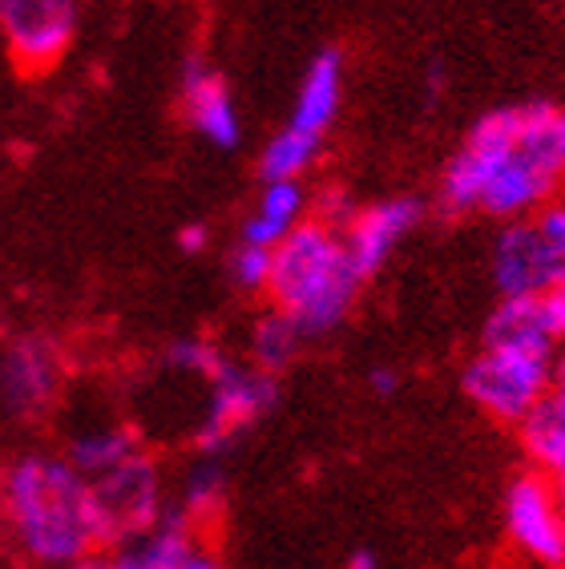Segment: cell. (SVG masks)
<instances>
[{"label":"cell","instance_id":"obj_1","mask_svg":"<svg viewBox=\"0 0 565 569\" xmlns=\"http://www.w3.org/2000/svg\"><path fill=\"white\" fill-rule=\"evenodd\" d=\"M565 182V106L529 101L480 113L440 174L445 214L522 219Z\"/></svg>","mask_w":565,"mask_h":569},{"label":"cell","instance_id":"obj_2","mask_svg":"<svg viewBox=\"0 0 565 569\" xmlns=\"http://www.w3.org/2000/svg\"><path fill=\"white\" fill-rule=\"evenodd\" d=\"M0 509L12 529V541L37 566L66 569L86 553L101 549V521L93 489L66 457L12 460L0 477Z\"/></svg>","mask_w":565,"mask_h":569},{"label":"cell","instance_id":"obj_3","mask_svg":"<svg viewBox=\"0 0 565 569\" xmlns=\"http://www.w3.org/2000/svg\"><path fill=\"white\" fill-rule=\"evenodd\" d=\"M364 279L351 267L344 230L324 219H304L271 251L267 291L275 311L291 319L307 336H327L348 319Z\"/></svg>","mask_w":565,"mask_h":569},{"label":"cell","instance_id":"obj_4","mask_svg":"<svg viewBox=\"0 0 565 569\" xmlns=\"http://www.w3.org/2000/svg\"><path fill=\"white\" fill-rule=\"evenodd\" d=\"M557 340L533 336V340H485L477 360L465 368V392L477 400L489 417L522 420L545 392H549V368H554Z\"/></svg>","mask_w":565,"mask_h":569},{"label":"cell","instance_id":"obj_5","mask_svg":"<svg viewBox=\"0 0 565 569\" xmlns=\"http://www.w3.org/2000/svg\"><path fill=\"white\" fill-rule=\"evenodd\" d=\"M557 279H565V202L549 198L500 230L493 247V283L500 296H542Z\"/></svg>","mask_w":565,"mask_h":569},{"label":"cell","instance_id":"obj_6","mask_svg":"<svg viewBox=\"0 0 565 569\" xmlns=\"http://www.w3.org/2000/svg\"><path fill=\"white\" fill-rule=\"evenodd\" d=\"M207 383H210L207 417H202V425L195 432L198 449L207 452V457H218L250 425H259L279 405V383H275L271 372H262V368H242L235 360H222Z\"/></svg>","mask_w":565,"mask_h":569},{"label":"cell","instance_id":"obj_7","mask_svg":"<svg viewBox=\"0 0 565 569\" xmlns=\"http://www.w3.org/2000/svg\"><path fill=\"white\" fill-rule=\"evenodd\" d=\"M101 521V546H121L133 533L150 529L162 513V472L146 452H133L121 465L89 481Z\"/></svg>","mask_w":565,"mask_h":569},{"label":"cell","instance_id":"obj_8","mask_svg":"<svg viewBox=\"0 0 565 569\" xmlns=\"http://www.w3.org/2000/svg\"><path fill=\"white\" fill-rule=\"evenodd\" d=\"M0 37L24 73H44L77 37V0H0Z\"/></svg>","mask_w":565,"mask_h":569},{"label":"cell","instance_id":"obj_9","mask_svg":"<svg viewBox=\"0 0 565 569\" xmlns=\"http://www.w3.org/2000/svg\"><path fill=\"white\" fill-rule=\"evenodd\" d=\"M505 529L529 558L545 566H565V513L554 497V485L525 472L505 493Z\"/></svg>","mask_w":565,"mask_h":569},{"label":"cell","instance_id":"obj_10","mask_svg":"<svg viewBox=\"0 0 565 569\" xmlns=\"http://www.w3.org/2000/svg\"><path fill=\"white\" fill-rule=\"evenodd\" d=\"M61 383V356L44 336H21L0 356V405L17 420L41 417Z\"/></svg>","mask_w":565,"mask_h":569},{"label":"cell","instance_id":"obj_11","mask_svg":"<svg viewBox=\"0 0 565 569\" xmlns=\"http://www.w3.org/2000/svg\"><path fill=\"white\" fill-rule=\"evenodd\" d=\"M420 214H424L420 198H384V202H371V207L356 210V214L339 227L344 230V247H348V254H351V267H356V274L364 283H368L371 274L391 259V251L413 234Z\"/></svg>","mask_w":565,"mask_h":569},{"label":"cell","instance_id":"obj_12","mask_svg":"<svg viewBox=\"0 0 565 569\" xmlns=\"http://www.w3.org/2000/svg\"><path fill=\"white\" fill-rule=\"evenodd\" d=\"M182 113L190 130L215 150H235L242 142V118L239 106L230 98L227 81L210 61L202 57H186L182 66Z\"/></svg>","mask_w":565,"mask_h":569},{"label":"cell","instance_id":"obj_13","mask_svg":"<svg viewBox=\"0 0 565 569\" xmlns=\"http://www.w3.org/2000/svg\"><path fill=\"white\" fill-rule=\"evenodd\" d=\"M339 101H344V53L339 49H319L311 57V66H307L304 81H299L287 130L324 142V133L339 118Z\"/></svg>","mask_w":565,"mask_h":569},{"label":"cell","instance_id":"obj_14","mask_svg":"<svg viewBox=\"0 0 565 569\" xmlns=\"http://www.w3.org/2000/svg\"><path fill=\"white\" fill-rule=\"evenodd\" d=\"M190 546H195L190 517L182 509H162L150 529L121 541L118 558L109 561V569H178Z\"/></svg>","mask_w":565,"mask_h":569},{"label":"cell","instance_id":"obj_15","mask_svg":"<svg viewBox=\"0 0 565 569\" xmlns=\"http://www.w3.org/2000/svg\"><path fill=\"white\" fill-rule=\"evenodd\" d=\"M307 210V190L299 178H267L255 210L242 222V242L255 247H279L282 234H291L304 222Z\"/></svg>","mask_w":565,"mask_h":569},{"label":"cell","instance_id":"obj_16","mask_svg":"<svg viewBox=\"0 0 565 569\" xmlns=\"http://www.w3.org/2000/svg\"><path fill=\"white\" fill-rule=\"evenodd\" d=\"M517 425H522V440L529 457L549 472L565 457V396L549 388Z\"/></svg>","mask_w":565,"mask_h":569},{"label":"cell","instance_id":"obj_17","mask_svg":"<svg viewBox=\"0 0 565 569\" xmlns=\"http://www.w3.org/2000/svg\"><path fill=\"white\" fill-rule=\"evenodd\" d=\"M133 452H138V437H133L130 428H89V432H77L69 440L66 460L86 481H93V477L109 472L113 465L133 457Z\"/></svg>","mask_w":565,"mask_h":569},{"label":"cell","instance_id":"obj_18","mask_svg":"<svg viewBox=\"0 0 565 569\" xmlns=\"http://www.w3.org/2000/svg\"><path fill=\"white\" fill-rule=\"evenodd\" d=\"M299 343H304V331L295 328L282 311H271L250 331V360H255V368L275 376L282 368H291L295 356H299Z\"/></svg>","mask_w":565,"mask_h":569},{"label":"cell","instance_id":"obj_19","mask_svg":"<svg viewBox=\"0 0 565 569\" xmlns=\"http://www.w3.org/2000/svg\"><path fill=\"white\" fill-rule=\"evenodd\" d=\"M319 150H324L319 138H307V133H295V130L282 126V130L275 133L271 142L262 146V153H259L262 182H267V178H304L307 170L316 166Z\"/></svg>","mask_w":565,"mask_h":569},{"label":"cell","instance_id":"obj_20","mask_svg":"<svg viewBox=\"0 0 565 569\" xmlns=\"http://www.w3.org/2000/svg\"><path fill=\"white\" fill-rule=\"evenodd\" d=\"M222 501H227V472H222V465H218L215 457L202 452V460L186 472L182 505H178V509H182V513L190 517V526H195V521H202V517L218 513Z\"/></svg>","mask_w":565,"mask_h":569},{"label":"cell","instance_id":"obj_21","mask_svg":"<svg viewBox=\"0 0 565 569\" xmlns=\"http://www.w3.org/2000/svg\"><path fill=\"white\" fill-rule=\"evenodd\" d=\"M222 360H227V356H222L210 340H198V336H182V340H175L170 348H166V363H170L175 372L202 376V380H210Z\"/></svg>","mask_w":565,"mask_h":569},{"label":"cell","instance_id":"obj_22","mask_svg":"<svg viewBox=\"0 0 565 569\" xmlns=\"http://www.w3.org/2000/svg\"><path fill=\"white\" fill-rule=\"evenodd\" d=\"M271 251L275 247L239 242V251L230 254V279H235L242 291H267V279H271Z\"/></svg>","mask_w":565,"mask_h":569},{"label":"cell","instance_id":"obj_23","mask_svg":"<svg viewBox=\"0 0 565 569\" xmlns=\"http://www.w3.org/2000/svg\"><path fill=\"white\" fill-rule=\"evenodd\" d=\"M537 303H542V316H545V328H549V336L554 340H565V279H557V283H549L537 296Z\"/></svg>","mask_w":565,"mask_h":569},{"label":"cell","instance_id":"obj_24","mask_svg":"<svg viewBox=\"0 0 565 569\" xmlns=\"http://www.w3.org/2000/svg\"><path fill=\"white\" fill-rule=\"evenodd\" d=\"M207 242H210V230L202 227V222H190V227L178 230V247H182L186 254H198Z\"/></svg>","mask_w":565,"mask_h":569},{"label":"cell","instance_id":"obj_25","mask_svg":"<svg viewBox=\"0 0 565 569\" xmlns=\"http://www.w3.org/2000/svg\"><path fill=\"white\" fill-rule=\"evenodd\" d=\"M368 383H371V392L384 396V400H388V396L400 392V376L391 372V368H376V372L368 376Z\"/></svg>","mask_w":565,"mask_h":569},{"label":"cell","instance_id":"obj_26","mask_svg":"<svg viewBox=\"0 0 565 569\" xmlns=\"http://www.w3.org/2000/svg\"><path fill=\"white\" fill-rule=\"evenodd\" d=\"M178 569H222V561L215 558V553H207V549H195L190 546V553L182 558V566Z\"/></svg>","mask_w":565,"mask_h":569},{"label":"cell","instance_id":"obj_27","mask_svg":"<svg viewBox=\"0 0 565 569\" xmlns=\"http://www.w3.org/2000/svg\"><path fill=\"white\" fill-rule=\"evenodd\" d=\"M545 481L554 485V497H557V505H562V513H565V457L557 460L554 469H549V477Z\"/></svg>","mask_w":565,"mask_h":569},{"label":"cell","instance_id":"obj_28","mask_svg":"<svg viewBox=\"0 0 565 569\" xmlns=\"http://www.w3.org/2000/svg\"><path fill=\"white\" fill-rule=\"evenodd\" d=\"M549 388L565 396V348L554 351V368H549Z\"/></svg>","mask_w":565,"mask_h":569},{"label":"cell","instance_id":"obj_29","mask_svg":"<svg viewBox=\"0 0 565 569\" xmlns=\"http://www.w3.org/2000/svg\"><path fill=\"white\" fill-rule=\"evenodd\" d=\"M348 569H380V561L371 549H356V553H348Z\"/></svg>","mask_w":565,"mask_h":569},{"label":"cell","instance_id":"obj_30","mask_svg":"<svg viewBox=\"0 0 565 569\" xmlns=\"http://www.w3.org/2000/svg\"><path fill=\"white\" fill-rule=\"evenodd\" d=\"M66 569H109V561L106 558H93V553H86V558L73 561V566H66Z\"/></svg>","mask_w":565,"mask_h":569}]
</instances>
